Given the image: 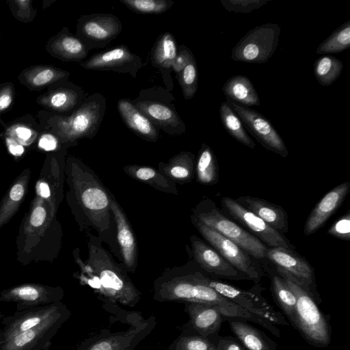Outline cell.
Wrapping results in <instances>:
<instances>
[{"label": "cell", "mask_w": 350, "mask_h": 350, "mask_svg": "<svg viewBox=\"0 0 350 350\" xmlns=\"http://www.w3.org/2000/svg\"><path fill=\"white\" fill-rule=\"evenodd\" d=\"M156 325L154 315L145 319L141 313L131 311L126 329L112 332L104 329L83 340L75 350H135Z\"/></svg>", "instance_id": "obj_9"}, {"label": "cell", "mask_w": 350, "mask_h": 350, "mask_svg": "<svg viewBox=\"0 0 350 350\" xmlns=\"http://www.w3.org/2000/svg\"><path fill=\"white\" fill-rule=\"evenodd\" d=\"M238 340L247 350H278V345L247 321L224 317Z\"/></svg>", "instance_id": "obj_32"}, {"label": "cell", "mask_w": 350, "mask_h": 350, "mask_svg": "<svg viewBox=\"0 0 350 350\" xmlns=\"http://www.w3.org/2000/svg\"><path fill=\"white\" fill-rule=\"evenodd\" d=\"M177 51L174 36L167 31L158 37L151 50V64L160 71L165 88L170 92L174 87L171 72Z\"/></svg>", "instance_id": "obj_26"}, {"label": "cell", "mask_w": 350, "mask_h": 350, "mask_svg": "<svg viewBox=\"0 0 350 350\" xmlns=\"http://www.w3.org/2000/svg\"><path fill=\"white\" fill-rule=\"evenodd\" d=\"M86 97L85 92L80 87L70 84L39 96L37 102L51 110L71 113L81 105Z\"/></svg>", "instance_id": "obj_30"}, {"label": "cell", "mask_w": 350, "mask_h": 350, "mask_svg": "<svg viewBox=\"0 0 350 350\" xmlns=\"http://www.w3.org/2000/svg\"><path fill=\"white\" fill-rule=\"evenodd\" d=\"M14 86L6 83L0 86V114L7 111L14 100Z\"/></svg>", "instance_id": "obj_50"}, {"label": "cell", "mask_w": 350, "mask_h": 350, "mask_svg": "<svg viewBox=\"0 0 350 350\" xmlns=\"http://www.w3.org/2000/svg\"><path fill=\"white\" fill-rule=\"evenodd\" d=\"M202 279L205 284L243 309L273 324L289 325L284 315L275 309L255 290H243L226 282L213 279L203 271Z\"/></svg>", "instance_id": "obj_11"}, {"label": "cell", "mask_w": 350, "mask_h": 350, "mask_svg": "<svg viewBox=\"0 0 350 350\" xmlns=\"http://www.w3.org/2000/svg\"><path fill=\"white\" fill-rule=\"evenodd\" d=\"M280 31V27L275 23L255 27L233 47L231 58L245 63L263 64L267 62L278 46Z\"/></svg>", "instance_id": "obj_10"}, {"label": "cell", "mask_w": 350, "mask_h": 350, "mask_svg": "<svg viewBox=\"0 0 350 350\" xmlns=\"http://www.w3.org/2000/svg\"><path fill=\"white\" fill-rule=\"evenodd\" d=\"M327 233L337 239L345 241L350 239V211L336 220L327 230Z\"/></svg>", "instance_id": "obj_47"}, {"label": "cell", "mask_w": 350, "mask_h": 350, "mask_svg": "<svg viewBox=\"0 0 350 350\" xmlns=\"http://www.w3.org/2000/svg\"><path fill=\"white\" fill-rule=\"evenodd\" d=\"M215 343L219 350H247L241 343L230 336H219Z\"/></svg>", "instance_id": "obj_52"}, {"label": "cell", "mask_w": 350, "mask_h": 350, "mask_svg": "<svg viewBox=\"0 0 350 350\" xmlns=\"http://www.w3.org/2000/svg\"><path fill=\"white\" fill-rule=\"evenodd\" d=\"M226 99L246 106H259L260 98L253 83L248 77L235 75L228 79L222 87Z\"/></svg>", "instance_id": "obj_34"}, {"label": "cell", "mask_w": 350, "mask_h": 350, "mask_svg": "<svg viewBox=\"0 0 350 350\" xmlns=\"http://www.w3.org/2000/svg\"><path fill=\"white\" fill-rule=\"evenodd\" d=\"M110 210L117 228V239L124 267L127 271L135 272L137 262L136 239L124 212L109 192Z\"/></svg>", "instance_id": "obj_24"}, {"label": "cell", "mask_w": 350, "mask_h": 350, "mask_svg": "<svg viewBox=\"0 0 350 350\" xmlns=\"http://www.w3.org/2000/svg\"><path fill=\"white\" fill-rule=\"evenodd\" d=\"M6 144L10 152L14 156H21L24 151V148L22 145L15 142L10 137H6Z\"/></svg>", "instance_id": "obj_53"}, {"label": "cell", "mask_w": 350, "mask_h": 350, "mask_svg": "<svg viewBox=\"0 0 350 350\" xmlns=\"http://www.w3.org/2000/svg\"><path fill=\"white\" fill-rule=\"evenodd\" d=\"M38 146L46 151H56L64 148L58 139L53 133L42 135L39 139Z\"/></svg>", "instance_id": "obj_51"}, {"label": "cell", "mask_w": 350, "mask_h": 350, "mask_svg": "<svg viewBox=\"0 0 350 350\" xmlns=\"http://www.w3.org/2000/svg\"><path fill=\"white\" fill-rule=\"evenodd\" d=\"M267 0H221L223 7L230 12L249 13L267 4Z\"/></svg>", "instance_id": "obj_45"}, {"label": "cell", "mask_w": 350, "mask_h": 350, "mask_svg": "<svg viewBox=\"0 0 350 350\" xmlns=\"http://www.w3.org/2000/svg\"><path fill=\"white\" fill-rule=\"evenodd\" d=\"M350 46V21H347L323 41L316 49L319 55L340 53Z\"/></svg>", "instance_id": "obj_41"}, {"label": "cell", "mask_w": 350, "mask_h": 350, "mask_svg": "<svg viewBox=\"0 0 350 350\" xmlns=\"http://www.w3.org/2000/svg\"><path fill=\"white\" fill-rule=\"evenodd\" d=\"M265 258L276 267L287 272L317 303H321L315 283L313 267L295 250L282 247H267Z\"/></svg>", "instance_id": "obj_14"}, {"label": "cell", "mask_w": 350, "mask_h": 350, "mask_svg": "<svg viewBox=\"0 0 350 350\" xmlns=\"http://www.w3.org/2000/svg\"><path fill=\"white\" fill-rule=\"evenodd\" d=\"M68 319L52 321L3 339L0 350H48L53 337Z\"/></svg>", "instance_id": "obj_22"}, {"label": "cell", "mask_w": 350, "mask_h": 350, "mask_svg": "<svg viewBox=\"0 0 350 350\" xmlns=\"http://www.w3.org/2000/svg\"><path fill=\"white\" fill-rule=\"evenodd\" d=\"M129 9L137 14H159L170 9L172 0H120Z\"/></svg>", "instance_id": "obj_43"}, {"label": "cell", "mask_w": 350, "mask_h": 350, "mask_svg": "<svg viewBox=\"0 0 350 350\" xmlns=\"http://www.w3.org/2000/svg\"><path fill=\"white\" fill-rule=\"evenodd\" d=\"M3 335L2 330L1 329L0 330V348H1V345L3 342Z\"/></svg>", "instance_id": "obj_54"}, {"label": "cell", "mask_w": 350, "mask_h": 350, "mask_svg": "<svg viewBox=\"0 0 350 350\" xmlns=\"http://www.w3.org/2000/svg\"><path fill=\"white\" fill-rule=\"evenodd\" d=\"M178 81L185 100L191 99L196 94L198 84V70L193 58L176 77Z\"/></svg>", "instance_id": "obj_44"}, {"label": "cell", "mask_w": 350, "mask_h": 350, "mask_svg": "<svg viewBox=\"0 0 350 350\" xmlns=\"http://www.w3.org/2000/svg\"><path fill=\"white\" fill-rule=\"evenodd\" d=\"M71 311L62 301L16 311L12 315L2 318L3 339L52 321L69 319Z\"/></svg>", "instance_id": "obj_15"}, {"label": "cell", "mask_w": 350, "mask_h": 350, "mask_svg": "<svg viewBox=\"0 0 350 350\" xmlns=\"http://www.w3.org/2000/svg\"><path fill=\"white\" fill-rule=\"evenodd\" d=\"M174 100L168 90L154 86L142 90L131 100L157 129L169 135L178 136L186 131V125L175 108Z\"/></svg>", "instance_id": "obj_8"}, {"label": "cell", "mask_w": 350, "mask_h": 350, "mask_svg": "<svg viewBox=\"0 0 350 350\" xmlns=\"http://www.w3.org/2000/svg\"><path fill=\"white\" fill-rule=\"evenodd\" d=\"M122 29V23L116 16L108 13L90 14L79 18L76 36L90 51L107 46Z\"/></svg>", "instance_id": "obj_13"}, {"label": "cell", "mask_w": 350, "mask_h": 350, "mask_svg": "<svg viewBox=\"0 0 350 350\" xmlns=\"http://www.w3.org/2000/svg\"><path fill=\"white\" fill-rule=\"evenodd\" d=\"M190 241L193 259L205 273L228 280H249L202 239L193 235Z\"/></svg>", "instance_id": "obj_21"}, {"label": "cell", "mask_w": 350, "mask_h": 350, "mask_svg": "<svg viewBox=\"0 0 350 350\" xmlns=\"http://www.w3.org/2000/svg\"><path fill=\"white\" fill-rule=\"evenodd\" d=\"M235 201L252 212L282 234L288 231V215L280 206L264 199L240 196Z\"/></svg>", "instance_id": "obj_27"}, {"label": "cell", "mask_w": 350, "mask_h": 350, "mask_svg": "<svg viewBox=\"0 0 350 350\" xmlns=\"http://www.w3.org/2000/svg\"><path fill=\"white\" fill-rule=\"evenodd\" d=\"M64 291L61 286L38 283H24L0 293V301L16 304V311L62 301Z\"/></svg>", "instance_id": "obj_18"}, {"label": "cell", "mask_w": 350, "mask_h": 350, "mask_svg": "<svg viewBox=\"0 0 350 350\" xmlns=\"http://www.w3.org/2000/svg\"><path fill=\"white\" fill-rule=\"evenodd\" d=\"M343 68L341 60L330 55H325L315 60L314 75L323 86L332 84L340 75Z\"/></svg>", "instance_id": "obj_40"}, {"label": "cell", "mask_w": 350, "mask_h": 350, "mask_svg": "<svg viewBox=\"0 0 350 350\" xmlns=\"http://www.w3.org/2000/svg\"><path fill=\"white\" fill-rule=\"evenodd\" d=\"M224 212L247 228L254 236L269 247H282L295 250V247L284 234L271 227L256 215L243 207L235 200L224 197L221 200Z\"/></svg>", "instance_id": "obj_17"}, {"label": "cell", "mask_w": 350, "mask_h": 350, "mask_svg": "<svg viewBox=\"0 0 350 350\" xmlns=\"http://www.w3.org/2000/svg\"><path fill=\"white\" fill-rule=\"evenodd\" d=\"M195 166V155L191 152L182 151L167 163H159V170L168 179L183 184L193 179Z\"/></svg>", "instance_id": "obj_35"}, {"label": "cell", "mask_w": 350, "mask_h": 350, "mask_svg": "<svg viewBox=\"0 0 350 350\" xmlns=\"http://www.w3.org/2000/svg\"><path fill=\"white\" fill-rule=\"evenodd\" d=\"M184 304V310L189 320L183 327L215 343L223 321L222 315L210 305L195 302Z\"/></svg>", "instance_id": "obj_23"}, {"label": "cell", "mask_w": 350, "mask_h": 350, "mask_svg": "<svg viewBox=\"0 0 350 350\" xmlns=\"http://www.w3.org/2000/svg\"><path fill=\"white\" fill-rule=\"evenodd\" d=\"M226 102L241 119L247 131L265 148L284 158L288 156V151L284 140L262 114L230 100L226 99Z\"/></svg>", "instance_id": "obj_16"}, {"label": "cell", "mask_w": 350, "mask_h": 350, "mask_svg": "<svg viewBox=\"0 0 350 350\" xmlns=\"http://www.w3.org/2000/svg\"><path fill=\"white\" fill-rule=\"evenodd\" d=\"M62 149L47 155L35 185V195L48 202L55 213L63 198L66 161L64 154L59 152Z\"/></svg>", "instance_id": "obj_19"}, {"label": "cell", "mask_w": 350, "mask_h": 350, "mask_svg": "<svg viewBox=\"0 0 350 350\" xmlns=\"http://www.w3.org/2000/svg\"><path fill=\"white\" fill-rule=\"evenodd\" d=\"M193 58L195 57L188 47L183 44L178 45L177 55L172 66L176 77Z\"/></svg>", "instance_id": "obj_48"}, {"label": "cell", "mask_w": 350, "mask_h": 350, "mask_svg": "<svg viewBox=\"0 0 350 350\" xmlns=\"http://www.w3.org/2000/svg\"><path fill=\"white\" fill-rule=\"evenodd\" d=\"M106 109L105 97L93 93L68 116H52L49 121L52 133L66 148L77 145L79 139H92L101 125Z\"/></svg>", "instance_id": "obj_5"}, {"label": "cell", "mask_w": 350, "mask_h": 350, "mask_svg": "<svg viewBox=\"0 0 350 350\" xmlns=\"http://www.w3.org/2000/svg\"><path fill=\"white\" fill-rule=\"evenodd\" d=\"M51 206L35 195L21 220L16 239V260L23 265L53 262L61 250L62 230Z\"/></svg>", "instance_id": "obj_2"}, {"label": "cell", "mask_w": 350, "mask_h": 350, "mask_svg": "<svg viewBox=\"0 0 350 350\" xmlns=\"http://www.w3.org/2000/svg\"><path fill=\"white\" fill-rule=\"evenodd\" d=\"M166 350H219L211 340L183 327L180 334Z\"/></svg>", "instance_id": "obj_42"}, {"label": "cell", "mask_w": 350, "mask_h": 350, "mask_svg": "<svg viewBox=\"0 0 350 350\" xmlns=\"http://www.w3.org/2000/svg\"><path fill=\"white\" fill-rule=\"evenodd\" d=\"M6 135L22 146L31 144L36 137L32 129L22 124H15L8 128Z\"/></svg>", "instance_id": "obj_46"}, {"label": "cell", "mask_w": 350, "mask_h": 350, "mask_svg": "<svg viewBox=\"0 0 350 350\" xmlns=\"http://www.w3.org/2000/svg\"><path fill=\"white\" fill-rule=\"evenodd\" d=\"M197 181L204 185L217 184L219 181V167L216 157L209 146L203 143L198 151L195 166Z\"/></svg>", "instance_id": "obj_37"}, {"label": "cell", "mask_w": 350, "mask_h": 350, "mask_svg": "<svg viewBox=\"0 0 350 350\" xmlns=\"http://www.w3.org/2000/svg\"><path fill=\"white\" fill-rule=\"evenodd\" d=\"M15 6V17L21 21L27 23L31 21L36 14L31 7V1L17 0L14 1Z\"/></svg>", "instance_id": "obj_49"}, {"label": "cell", "mask_w": 350, "mask_h": 350, "mask_svg": "<svg viewBox=\"0 0 350 350\" xmlns=\"http://www.w3.org/2000/svg\"><path fill=\"white\" fill-rule=\"evenodd\" d=\"M219 111L221 122L228 134L239 143L254 148L255 142L247 133L241 119L226 101L220 105Z\"/></svg>", "instance_id": "obj_38"}, {"label": "cell", "mask_w": 350, "mask_h": 350, "mask_svg": "<svg viewBox=\"0 0 350 350\" xmlns=\"http://www.w3.org/2000/svg\"><path fill=\"white\" fill-rule=\"evenodd\" d=\"M124 171L133 178L145 183L156 189L165 193L178 194L175 184L159 171L151 167L127 165L124 167Z\"/></svg>", "instance_id": "obj_36"}, {"label": "cell", "mask_w": 350, "mask_h": 350, "mask_svg": "<svg viewBox=\"0 0 350 350\" xmlns=\"http://www.w3.org/2000/svg\"><path fill=\"white\" fill-rule=\"evenodd\" d=\"M46 49L53 56L62 61H83L88 55L84 44L64 27L48 42Z\"/></svg>", "instance_id": "obj_31"}, {"label": "cell", "mask_w": 350, "mask_h": 350, "mask_svg": "<svg viewBox=\"0 0 350 350\" xmlns=\"http://www.w3.org/2000/svg\"><path fill=\"white\" fill-rule=\"evenodd\" d=\"M271 291L275 301L294 327L297 301L295 294L280 275H272Z\"/></svg>", "instance_id": "obj_39"}, {"label": "cell", "mask_w": 350, "mask_h": 350, "mask_svg": "<svg viewBox=\"0 0 350 350\" xmlns=\"http://www.w3.org/2000/svg\"><path fill=\"white\" fill-rule=\"evenodd\" d=\"M296 297L294 327L311 345L326 347L331 342V326L328 317L318 307L315 300L285 271L276 269Z\"/></svg>", "instance_id": "obj_6"}, {"label": "cell", "mask_w": 350, "mask_h": 350, "mask_svg": "<svg viewBox=\"0 0 350 350\" xmlns=\"http://www.w3.org/2000/svg\"><path fill=\"white\" fill-rule=\"evenodd\" d=\"M75 260L85 275V282L101 297L111 303L133 307L142 293L135 287L124 267L116 264L109 254L91 235L86 263L74 253Z\"/></svg>", "instance_id": "obj_4"}, {"label": "cell", "mask_w": 350, "mask_h": 350, "mask_svg": "<svg viewBox=\"0 0 350 350\" xmlns=\"http://www.w3.org/2000/svg\"><path fill=\"white\" fill-rule=\"evenodd\" d=\"M80 66L86 70L113 71L135 78L143 62L139 55L133 53L126 45L121 44L94 54L81 62Z\"/></svg>", "instance_id": "obj_20"}, {"label": "cell", "mask_w": 350, "mask_h": 350, "mask_svg": "<svg viewBox=\"0 0 350 350\" xmlns=\"http://www.w3.org/2000/svg\"><path fill=\"white\" fill-rule=\"evenodd\" d=\"M64 172L69 187L66 200L77 220L83 216L99 233H105L111 227L108 190L87 165L73 156L66 159Z\"/></svg>", "instance_id": "obj_3"}, {"label": "cell", "mask_w": 350, "mask_h": 350, "mask_svg": "<svg viewBox=\"0 0 350 350\" xmlns=\"http://www.w3.org/2000/svg\"><path fill=\"white\" fill-rule=\"evenodd\" d=\"M203 270L196 263L165 270L154 282L153 299L160 302H195L210 305L224 317L255 323L275 336L280 334L274 324L250 313L208 286L202 279Z\"/></svg>", "instance_id": "obj_1"}, {"label": "cell", "mask_w": 350, "mask_h": 350, "mask_svg": "<svg viewBox=\"0 0 350 350\" xmlns=\"http://www.w3.org/2000/svg\"><path fill=\"white\" fill-rule=\"evenodd\" d=\"M191 221L203 238L234 267L250 280L258 283L264 275L260 265L254 257L239 245L215 230L191 217Z\"/></svg>", "instance_id": "obj_12"}, {"label": "cell", "mask_w": 350, "mask_h": 350, "mask_svg": "<svg viewBox=\"0 0 350 350\" xmlns=\"http://www.w3.org/2000/svg\"><path fill=\"white\" fill-rule=\"evenodd\" d=\"M117 107L126 127L138 137L150 142H156L159 137V130L144 115L130 99L121 98Z\"/></svg>", "instance_id": "obj_28"}, {"label": "cell", "mask_w": 350, "mask_h": 350, "mask_svg": "<svg viewBox=\"0 0 350 350\" xmlns=\"http://www.w3.org/2000/svg\"><path fill=\"white\" fill-rule=\"evenodd\" d=\"M70 72L51 66H36L25 69L19 75L21 83L31 90H40L53 83L64 81Z\"/></svg>", "instance_id": "obj_33"}, {"label": "cell", "mask_w": 350, "mask_h": 350, "mask_svg": "<svg viewBox=\"0 0 350 350\" xmlns=\"http://www.w3.org/2000/svg\"><path fill=\"white\" fill-rule=\"evenodd\" d=\"M3 314H2L1 310H0V320L2 319V318L3 317Z\"/></svg>", "instance_id": "obj_55"}, {"label": "cell", "mask_w": 350, "mask_h": 350, "mask_svg": "<svg viewBox=\"0 0 350 350\" xmlns=\"http://www.w3.org/2000/svg\"><path fill=\"white\" fill-rule=\"evenodd\" d=\"M350 191V183L345 182L327 192L316 204L307 218L305 235L314 233L341 206Z\"/></svg>", "instance_id": "obj_25"}, {"label": "cell", "mask_w": 350, "mask_h": 350, "mask_svg": "<svg viewBox=\"0 0 350 350\" xmlns=\"http://www.w3.org/2000/svg\"><path fill=\"white\" fill-rule=\"evenodd\" d=\"M191 217L234 241L255 259L265 258L268 247L223 214L211 199L201 200L193 209Z\"/></svg>", "instance_id": "obj_7"}, {"label": "cell", "mask_w": 350, "mask_h": 350, "mask_svg": "<svg viewBox=\"0 0 350 350\" xmlns=\"http://www.w3.org/2000/svg\"><path fill=\"white\" fill-rule=\"evenodd\" d=\"M30 168H25L12 183L0 202V230L17 213L27 192L31 178Z\"/></svg>", "instance_id": "obj_29"}]
</instances>
